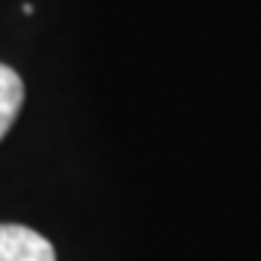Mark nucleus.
I'll use <instances>...</instances> for the list:
<instances>
[{"mask_svg":"<svg viewBox=\"0 0 261 261\" xmlns=\"http://www.w3.org/2000/svg\"><path fill=\"white\" fill-rule=\"evenodd\" d=\"M0 261H56V250L29 226L0 224Z\"/></svg>","mask_w":261,"mask_h":261,"instance_id":"obj_1","label":"nucleus"},{"mask_svg":"<svg viewBox=\"0 0 261 261\" xmlns=\"http://www.w3.org/2000/svg\"><path fill=\"white\" fill-rule=\"evenodd\" d=\"M23 105V82L12 67L0 64V140L6 137L12 122L18 119Z\"/></svg>","mask_w":261,"mask_h":261,"instance_id":"obj_2","label":"nucleus"}]
</instances>
